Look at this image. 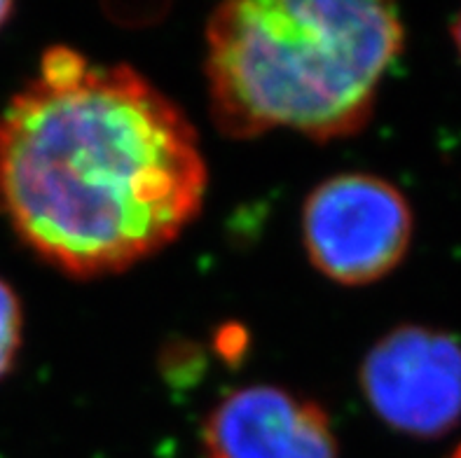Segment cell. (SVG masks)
Returning a JSON list of instances; mask_svg holds the SVG:
<instances>
[{
    "mask_svg": "<svg viewBox=\"0 0 461 458\" xmlns=\"http://www.w3.org/2000/svg\"><path fill=\"white\" fill-rule=\"evenodd\" d=\"M206 178L185 112L131 66L38 77L0 117V211L76 279L169 246L202 211Z\"/></svg>",
    "mask_w": 461,
    "mask_h": 458,
    "instance_id": "6da1fadb",
    "label": "cell"
},
{
    "mask_svg": "<svg viewBox=\"0 0 461 458\" xmlns=\"http://www.w3.org/2000/svg\"><path fill=\"white\" fill-rule=\"evenodd\" d=\"M403 23L373 0H237L206 22L211 117L222 134L361 131L403 49Z\"/></svg>",
    "mask_w": 461,
    "mask_h": 458,
    "instance_id": "7a4b0ae2",
    "label": "cell"
},
{
    "mask_svg": "<svg viewBox=\"0 0 461 458\" xmlns=\"http://www.w3.org/2000/svg\"><path fill=\"white\" fill-rule=\"evenodd\" d=\"M304 250L326 279L368 285L401 265L412 241V211L389 180L338 174L323 180L303 206Z\"/></svg>",
    "mask_w": 461,
    "mask_h": 458,
    "instance_id": "3957f363",
    "label": "cell"
},
{
    "mask_svg": "<svg viewBox=\"0 0 461 458\" xmlns=\"http://www.w3.org/2000/svg\"><path fill=\"white\" fill-rule=\"evenodd\" d=\"M358 379L389 428L438 437L461 421V344L445 332L401 325L370 348Z\"/></svg>",
    "mask_w": 461,
    "mask_h": 458,
    "instance_id": "277c9868",
    "label": "cell"
},
{
    "mask_svg": "<svg viewBox=\"0 0 461 458\" xmlns=\"http://www.w3.org/2000/svg\"><path fill=\"white\" fill-rule=\"evenodd\" d=\"M204 458H338L330 417L319 402L281 386L225 395L202 426Z\"/></svg>",
    "mask_w": 461,
    "mask_h": 458,
    "instance_id": "5b68a950",
    "label": "cell"
},
{
    "mask_svg": "<svg viewBox=\"0 0 461 458\" xmlns=\"http://www.w3.org/2000/svg\"><path fill=\"white\" fill-rule=\"evenodd\" d=\"M23 337V311L17 292L0 279V379L7 377L17 363Z\"/></svg>",
    "mask_w": 461,
    "mask_h": 458,
    "instance_id": "8992f818",
    "label": "cell"
},
{
    "mask_svg": "<svg viewBox=\"0 0 461 458\" xmlns=\"http://www.w3.org/2000/svg\"><path fill=\"white\" fill-rule=\"evenodd\" d=\"M12 12H14V5H12V3H7V0H0V29L5 26Z\"/></svg>",
    "mask_w": 461,
    "mask_h": 458,
    "instance_id": "52a82bcc",
    "label": "cell"
},
{
    "mask_svg": "<svg viewBox=\"0 0 461 458\" xmlns=\"http://www.w3.org/2000/svg\"><path fill=\"white\" fill-rule=\"evenodd\" d=\"M452 38H455L456 49H459L461 54V12H459V17L455 19V23H452Z\"/></svg>",
    "mask_w": 461,
    "mask_h": 458,
    "instance_id": "ba28073f",
    "label": "cell"
},
{
    "mask_svg": "<svg viewBox=\"0 0 461 458\" xmlns=\"http://www.w3.org/2000/svg\"><path fill=\"white\" fill-rule=\"evenodd\" d=\"M452 458H461V447L456 449V452H455V456H452Z\"/></svg>",
    "mask_w": 461,
    "mask_h": 458,
    "instance_id": "9c48e42d",
    "label": "cell"
}]
</instances>
